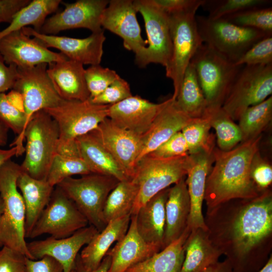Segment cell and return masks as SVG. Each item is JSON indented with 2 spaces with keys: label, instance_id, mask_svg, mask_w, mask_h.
Masks as SVG:
<instances>
[{
  "label": "cell",
  "instance_id": "obj_1",
  "mask_svg": "<svg viewBox=\"0 0 272 272\" xmlns=\"http://www.w3.org/2000/svg\"><path fill=\"white\" fill-rule=\"evenodd\" d=\"M227 208L207 213L210 239L226 256L234 272H258L268 253L263 249L272 234V195L269 190L256 197L240 199Z\"/></svg>",
  "mask_w": 272,
  "mask_h": 272
},
{
  "label": "cell",
  "instance_id": "obj_2",
  "mask_svg": "<svg viewBox=\"0 0 272 272\" xmlns=\"http://www.w3.org/2000/svg\"><path fill=\"white\" fill-rule=\"evenodd\" d=\"M261 138L260 135L227 151L215 147L214 166L206 182L207 213L230 200L251 199L262 192L251 176L252 162L258 152Z\"/></svg>",
  "mask_w": 272,
  "mask_h": 272
},
{
  "label": "cell",
  "instance_id": "obj_3",
  "mask_svg": "<svg viewBox=\"0 0 272 272\" xmlns=\"http://www.w3.org/2000/svg\"><path fill=\"white\" fill-rule=\"evenodd\" d=\"M110 105L85 100H64L44 109L55 121L58 129L57 153L79 155L76 140L94 130L108 117Z\"/></svg>",
  "mask_w": 272,
  "mask_h": 272
},
{
  "label": "cell",
  "instance_id": "obj_4",
  "mask_svg": "<svg viewBox=\"0 0 272 272\" xmlns=\"http://www.w3.org/2000/svg\"><path fill=\"white\" fill-rule=\"evenodd\" d=\"M20 165L10 160L0 169V194L4 211L0 217V242L33 259L26 241L25 208L17 186Z\"/></svg>",
  "mask_w": 272,
  "mask_h": 272
},
{
  "label": "cell",
  "instance_id": "obj_5",
  "mask_svg": "<svg viewBox=\"0 0 272 272\" xmlns=\"http://www.w3.org/2000/svg\"><path fill=\"white\" fill-rule=\"evenodd\" d=\"M24 138L26 144L22 171L34 178L46 179L57 153L59 132L55 121L44 110L38 111L28 123Z\"/></svg>",
  "mask_w": 272,
  "mask_h": 272
},
{
  "label": "cell",
  "instance_id": "obj_6",
  "mask_svg": "<svg viewBox=\"0 0 272 272\" xmlns=\"http://www.w3.org/2000/svg\"><path fill=\"white\" fill-rule=\"evenodd\" d=\"M207 103V108L222 107L243 65L235 62L203 43L190 62Z\"/></svg>",
  "mask_w": 272,
  "mask_h": 272
},
{
  "label": "cell",
  "instance_id": "obj_7",
  "mask_svg": "<svg viewBox=\"0 0 272 272\" xmlns=\"http://www.w3.org/2000/svg\"><path fill=\"white\" fill-rule=\"evenodd\" d=\"M188 154L170 158L146 155L137 163L131 179L139 187L131 215L159 192L186 177Z\"/></svg>",
  "mask_w": 272,
  "mask_h": 272
},
{
  "label": "cell",
  "instance_id": "obj_8",
  "mask_svg": "<svg viewBox=\"0 0 272 272\" xmlns=\"http://www.w3.org/2000/svg\"><path fill=\"white\" fill-rule=\"evenodd\" d=\"M119 182L113 177L92 173L79 178H66L55 186L74 202L89 225L100 232L107 225L103 216L106 200Z\"/></svg>",
  "mask_w": 272,
  "mask_h": 272
},
{
  "label": "cell",
  "instance_id": "obj_9",
  "mask_svg": "<svg viewBox=\"0 0 272 272\" xmlns=\"http://www.w3.org/2000/svg\"><path fill=\"white\" fill-rule=\"evenodd\" d=\"M197 27L203 43L235 62L253 44L272 36L259 30L240 27L225 19L196 16Z\"/></svg>",
  "mask_w": 272,
  "mask_h": 272
},
{
  "label": "cell",
  "instance_id": "obj_10",
  "mask_svg": "<svg viewBox=\"0 0 272 272\" xmlns=\"http://www.w3.org/2000/svg\"><path fill=\"white\" fill-rule=\"evenodd\" d=\"M272 93V64L243 65L222 106L234 120H238L248 107L259 104Z\"/></svg>",
  "mask_w": 272,
  "mask_h": 272
},
{
  "label": "cell",
  "instance_id": "obj_11",
  "mask_svg": "<svg viewBox=\"0 0 272 272\" xmlns=\"http://www.w3.org/2000/svg\"><path fill=\"white\" fill-rule=\"evenodd\" d=\"M196 12L190 11L169 15L172 48L171 58L165 70L166 77L173 83L174 93L171 97L174 100L186 69L203 43L197 27Z\"/></svg>",
  "mask_w": 272,
  "mask_h": 272
},
{
  "label": "cell",
  "instance_id": "obj_12",
  "mask_svg": "<svg viewBox=\"0 0 272 272\" xmlns=\"http://www.w3.org/2000/svg\"><path fill=\"white\" fill-rule=\"evenodd\" d=\"M89 225L74 202L57 186L32 229L28 238L49 234L56 238L69 237Z\"/></svg>",
  "mask_w": 272,
  "mask_h": 272
},
{
  "label": "cell",
  "instance_id": "obj_13",
  "mask_svg": "<svg viewBox=\"0 0 272 272\" xmlns=\"http://www.w3.org/2000/svg\"><path fill=\"white\" fill-rule=\"evenodd\" d=\"M133 5L143 18L148 37V46L135 56L136 64L145 67L150 63H157L166 68L170 61L172 48L169 15L144 0L133 1Z\"/></svg>",
  "mask_w": 272,
  "mask_h": 272
},
{
  "label": "cell",
  "instance_id": "obj_14",
  "mask_svg": "<svg viewBox=\"0 0 272 272\" xmlns=\"http://www.w3.org/2000/svg\"><path fill=\"white\" fill-rule=\"evenodd\" d=\"M47 63H41L28 68H18V77L13 90L22 98L26 116L24 131L35 113L54 107L62 100L47 75Z\"/></svg>",
  "mask_w": 272,
  "mask_h": 272
},
{
  "label": "cell",
  "instance_id": "obj_15",
  "mask_svg": "<svg viewBox=\"0 0 272 272\" xmlns=\"http://www.w3.org/2000/svg\"><path fill=\"white\" fill-rule=\"evenodd\" d=\"M107 0H78L64 3V9L46 19L39 33L55 35L66 30L86 28L92 33L103 30V14L109 4Z\"/></svg>",
  "mask_w": 272,
  "mask_h": 272
},
{
  "label": "cell",
  "instance_id": "obj_16",
  "mask_svg": "<svg viewBox=\"0 0 272 272\" xmlns=\"http://www.w3.org/2000/svg\"><path fill=\"white\" fill-rule=\"evenodd\" d=\"M131 179L142 150L141 137L107 117L91 131Z\"/></svg>",
  "mask_w": 272,
  "mask_h": 272
},
{
  "label": "cell",
  "instance_id": "obj_17",
  "mask_svg": "<svg viewBox=\"0 0 272 272\" xmlns=\"http://www.w3.org/2000/svg\"><path fill=\"white\" fill-rule=\"evenodd\" d=\"M0 53L5 62L18 68H28L67 59L60 52L50 50L38 40L22 30L12 32L0 39Z\"/></svg>",
  "mask_w": 272,
  "mask_h": 272
},
{
  "label": "cell",
  "instance_id": "obj_18",
  "mask_svg": "<svg viewBox=\"0 0 272 272\" xmlns=\"http://www.w3.org/2000/svg\"><path fill=\"white\" fill-rule=\"evenodd\" d=\"M22 30L29 36L35 38L47 48H56L67 59L82 64H100L103 53L106 37L104 30L92 33L85 38H76L55 35H46L26 27Z\"/></svg>",
  "mask_w": 272,
  "mask_h": 272
},
{
  "label": "cell",
  "instance_id": "obj_19",
  "mask_svg": "<svg viewBox=\"0 0 272 272\" xmlns=\"http://www.w3.org/2000/svg\"><path fill=\"white\" fill-rule=\"evenodd\" d=\"M99 232L94 226L89 225L69 237L56 238L50 236L27 243V247L33 260L50 256L61 264L63 272H72L81 249Z\"/></svg>",
  "mask_w": 272,
  "mask_h": 272
},
{
  "label": "cell",
  "instance_id": "obj_20",
  "mask_svg": "<svg viewBox=\"0 0 272 272\" xmlns=\"http://www.w3.org/2000/svg\"><path fill=\"white\" fill-rule=\"evenodd\" d=\"M133 1L111 0L102 15L101 26L118 35L124 47L139 55L147 46V40L141 35Z\"/></svg>",
  "mask_w": 272,
  "mask_h": 272
},
{
  "label": "cell",
  "instance_id": "obj_21",
  "mask_svg": "<svg viewBox=\"0 0 272 272\" xmlns=\"http://www.w3.org/2000/svg\"><path fill=\"white\" fill-rule=\"evenodd\" d=\"M168 100L154 103L139 96L132 95L110 105L108 118L119 126L142 137L149 129Z\"/></svg>",
  "mask_w": 272,
  "mask_h": 272
},
{
  "label": "cell",
  "instance_id": "obj_22",
  "mask_svg": "<svg viewBox=\"0 0 272 272\" xmlns=\"http://www.w3.org/2000/svg\"><path fill=\"white\" fill-rule=\"evenodd\" d=\"M214 162L213 152H200L188 154L185 182L190 202V213L187 225L190 230L201 228L208 231L202 214V207L206 179Z\"/></svg>",
  "mask_w": 272,
  "mask_h": 272
},
{
  "label": "cell",
  "instance_id": "obj_23",
  "mask_svg": "<svg viewBox=\"0 0 272 272\" xmlns=\"http://www.w3.org/2000/svg\"><path fill=\"white\" fill-rule=\"evenodd\" d=\"M160 250L159 247L147 243L142 237L137 230L136 216L131 215L126 233L106 254L111 258L108 272H124Z\"/></svg>",
  "mask_w": 272,
  "mask_h": 272
},
{
  "label": "cell",
  "instance_id": "obj_24",
  "mask_svg": "<svg viewBox=\"0 0 272 272\" xmlns=\"http://www.w3.org/2000/svg\"><path fill=\"white\" fill-rule=\"evenodd\" d=\"M191 119L177 106L172 97L169 98L149 129L141 137L142 150L137 163L175 133L181 131Z\"/></svg>",
  "mask_w": 272,
  "mask_h": 272
},
{
  "label": "cell",
  "instance_id": "obj_25",
  "mask_svg": "<svg viewBox=\"0 0 272 272\" xmlns=\"http://www.w3.org/2000/svg\"><path fill=\"white\" fill-rule=\"evenodd\" d=\"M47 75L59 96L64 100L90 99L83 64L66 59L48 64Z\"/></svg>",
  "mask_w": 272,
  "mask_h": 272
},
{
  "label": "cell",
  "instance_id": "obj_26",
  "mask_svg": "<svg viewBox=\"0 0 272 272\" xmlns=\"http://www.w3.org/2000/svg\"><path fill=\"white\" fill-rule=\"evenodd\" d=\"M185 178L169 187L165 205V226L163 248L180 237L187 227L190 202Z\"/></svg>",
  "mask_w": 272,
  "mask_h": 272
},
{
  "label": "cell",
  "instance_id": "obj_27",
  "mask_svg": "<svg viewBox=\"0 0 272 272\" xmlns=\"http://www.w3.org/2000/svg\"><path fill=\"white\" fill-rule=\"evenodd\" d=\"M169 187L158 193L137 212V230L144 240L162 249L165 226V205Z\"/></svg>",
  "mask_w": 272,
  "mask_h": 272
},
{
  "label": "cell",
  "instance_id": "obj_28",
  "mask_svg": "<svg viewBox=\"0 0 272 272\" xmlns=\"http://www.w3.org/2000/svg\"><path fill=\"white\" fill-rule=\"evenodd\" d=\"M131 214L120 217L107 223L79 253L81 262L87 270L97 268L112 244L120 240L126 233Z\"/></svg>",
  "mask_w": 272,
  "mask_h": 272
},
{
  "label": "cell",
  "instance_id": "obj_29",
  "mask_svg": "<svg viewBox=\"0 0 272 272\" xmlns=\"http://www.w3.org/2000/svg\"><path fill=\"white\" fill-rule=\"evenodd\" d=\"M17 186L25 208L26 238L29 236L42 212L47 205L54 188L46 179L34 178L22 171L17 179Z\"/></svg>",
  "mask_w": 272,
  "mask_h": 272
},
{
  "label": "cell",
  "instance_id": "obj_30",
  "mask_svg": "<svg viewBox=\"0 0 272 272\" xmlns=\"http://www.w3.org/2000/svg\"><path fill=\"white\" fill-rule=\"evenodd\" d=\"M76 144L80 157L92 173L111 176L119 181L130 179L92 132L78 138Z\"/></svg>",
  "mask_w": 272,
  "mask_h": 272
},
{
  "label": "cell",
  "instance_id": "obj_31",
  "mask_svg": "<svg viewBox=\"0 0 272 272\" xmlns=\"http://www.w3.org/2000/svg\"><path fill=\"white\" fill-rule=\"evenodd\" d=\"M222 254L210 239L208 231L192 229L184 244V258L180 272H200L218 261Z\"/></svg>",
  "mask_w": 272,
  "mask_h": 272
},
{
  "label": "cell",
  "instance_id": "obj_32",
  "mask_svg": "<svg viewBox=\"0 0 272 272\" xmlns=\"http://www.w3.org/2000/svg\"><path fill=\"white\" fill-rule=\"evenodd\" d=\"M190 232L187 226L179 238L124 272H180L184 258V244Z\"/></svg>",
  "mask_w": 272,
  "mask_h": 272
},
{
  "label": "cell",
  "instance_id": "obj_33",
  "mask_svg": "<svg viewBox=\"0 0 272 272\" xmlns=\"http://www.w3.org/2000/svg\"><path fill=\"white\" fill-rule=\"evenodd\" d=\"M0 122L18 134L10 146L17 148L16 156L25 152L23 145L26 116L21 96L13 90L8 94H0Z\"/></svg>",
  "mask_w": 272,
  "mask_h": 272
},
{
  "label": "cell",
  "instance_id": "obj_34",
  "mask_svg": "<svg viewBox=\"0 0 272 272\" xmlns=\"http://www.w3.org/2000/svg\"><path fill=\"white\" fill-rule=\"evenodd\" d=\"M61 2L60 0L31 1L14 15L7 27L0 31V39L30 25L39 32L47 16L55 12Z\"/></svg>",
  "mask_w": 272,
  "mask_h": 272
},
{
  "label": "cell",
  "instance_id": "obj_35",
  "mask_svg": "<svg viewBox=\"0 0 272 272\" xmlns=\"http://www.w3.org/2000/svg\"><path fill=\"white\" fill-rule=\"evenodd\" d=\"M174 100L177 106L191 118L202 117L206 113L207 103L190 63L185 70Z\"/></svg>",
  "mask_w": 272,
  "mask_h": 272
},
{
  "label": "cell",
  "instance_id": "obj_36",
  "mask_svg": "<svg viewBox=\"0 0 272 272\" xmlns=\"http://www.w3.org/2000/svg\"><path fill=\"white\" fill-rule=\"evenodd\" d=\"M138 191V186L131 179L117 183L108 195L103 208V219L106 224L131 214Z\"/></svg>",
  "mask_w": 272,
  "mask_h": 272
},
{
  "label": "cell",
  "instance_id": "obj_37",
  "mask_svg": "<svg viewBox=\"0 0 272 272\" xmlns=\"http://www.w3.org/2000/svg\"><path fill=\"white\" fill-rule=\"evenodd\" d=\"M217 137L218 148L224 151L232 150L242 142L238 125L222 109V107L207 108L205 114Z\"/></svg>",
  "mask_w": 272,
  "mask_h": 272
},
{
  "label": "cell",
  "instance_id": "obj_38",
  "mask_svg": "<svg viewBox=\"0 0 272 272\" xmlns=\"http://www.w3.org/2000/svg\"><path fill=\"white\" fill-rule=\"evenodd\" d=\"M272 119V97L246 109L240 116L238 126L242 142L254 139L266 128Z\"/></svg>",
  "mask_w": 272,
  "mask_h": 272
},
{
  "label": "cell",
  "instance_id": "obj_39",
  "mask_svg": "<svg viewBox=\"0 0 272 272\" xmlns=\"http://www.w3.org/2000/svg\"><path fill=\"white\" fill-rule=\"evenodd\" d=\"M211 126L208 117L192 118L182 129L188 146V154L200 152L211 153L215 148V137L210 132Z\"/></svg>",
  "mask_w": 272,
  "mask_h": 272
},
{
  "label": "cell",
  "instance_id": "obj_40",
  "mask_svg": "<svg viewBox=\"0 0 272 272\" xmlns=\"http://www.w3.org/2000/svg\"><path fill=\"white\" fill-rule=\"evenodd\" d=\"M90 173H92L90 168L79 155L57 153L53 159L46 180L54 187L66 178Z\"/></svg>",
  "mask_w": 272,
  "mask_h": 272
},
{
  "label": "cell",
  "instance_id": "obj_41",
  "mask_svg": "<svg viewBox=\"0 0 272 272\" xmlns=\"http://www.w3.org/2000/svg\"><path fill=\"white\" fill-rule=\"evenodd\" d=\"M222 19L237 26L272 34V8L270 6L246 10Z\"/></svg>",
  "mask_w": 272,
  "mask_h": 272
},
{
  "label": "cell",
  "instance_id": "obj_42",
  "mask_svg": "<svg viewBox=\"0 0 272 272\" xmlns=\"http://www.w3.org/2000/svg\"><path fill=\"white\" fill-rule=\"evenodd\" d=\"M271 2L268 0H204L201 7L209 12V18L219 19L246 10L267 7Z\"/></svg>",
  "mask_w": 272,
  "mask_h": 272
},
{
  "label": "cell",
  "instance_id": "obj_43",
  "mask_svg": "<svg viewBox=\"0 0 272 272\" xmlns=\"http://www.w3.org/2000/svg\"><path fill=\"white\" fill-rule=\"evenodd\" d=\"M85 76L90 99L100 94L119 77L115 71L100 64L85 70Z\"/></svg>",
  "mask_w": 272,
  "mask_h": 272
},
{
  "label": "cell",
  "instance_id": "obj_44",
  "mask_svg": "<svg viewBox=\"0 0 272 272\" xmlns=\"http://www.w3.org/2000/svg\"><path fill=\"white\" fill-rule=\"evenodd\" d=\"M235 63L237 65H265L272 64V36L253 44Z\"/></svg>",
  "mask_w": 272,
  "mask_h": 272
},
{
  "label": "cell",
  "instance_id": "obj_45",
  "mask_svg": "<svg viewBox=\"0 0 272 272\" xmlns=\"http://www.w3.org/2000/svg\"><path fill=\"white\" fill-rule=\"evenodd\" d=\"M131 96L129 84L119 76L100 94L90 99L95 104L112 105Z\"/></svg>",
  "mask_w": 272,
  "mask_h": 272
},
{
  "label": "cell",
  "instance_id": "obj_46",
  "mask_svg": "<svg viewBox=\"0 0 272 272\" xmlns=\"http://www.w3.org/2000/svg\"><path fill=\"white\" fill-rule=\"evenodd\" d=\"M188 154V146L180 131L175 133L156 150L147 155L165 159Z\"/></svg>",
  "mask_w": 272,
  "mask_h": 272
},
{
  "label": "cell",
  "instance_id": "obj_47",
  "mask_svg": "<svg viewBox=\"0 0 272 272\" xmlns=\"http://www.w3.org/2000/svg\"><path fill=\"white\" fill-rule=\"evenodd\" d=\"M148 4L168 15L196 11L201 7L204 0H144Z\"/></svg>",
  "mask_w": 272,
  "mask_h": 272
},
{
  "label": "cell",
  "instance_id": "obj_48",
  "mask_svg": "<svg viewBox=\"0 0 272 272\" xmlns=\"http://www.w3.org/2000/svg\"><path fill=\"white\" fill-rule=\"evenodd\" d=\"M251 176L260 192L266 190L272 182L271 166L260 157L258 152L254 156L252 162Z\"/></svg>",
  "mask_w": 272,
  "mask_h": 272
},
{
  "label": "cell",
  "instance_id": "obj_49",
  "mask_svg": "<svg viewBox=\"0 0 272 272\" xmlns=\"http://www.w3.org/2000/svg\"><path fill=\"white\" fill-rule=\"evenodd\" d=\"M26 256L8 247L0 249V272H24Z\"/></svg>",
  "mask_w": 272,
  "mask_h": 272
},
{
  "label": "cell",
  "instance_id": "obj_50",
  "mask_svg": "<svg viewBox=\"0 0 272 272\" xmlns=\"http://www.w3.org/2000/svg\"><path fill=\"white\" fill-rule=\"evenodd\" d=\"M24 272H63V269L55 259L45 256L37 260L26 257Z\"/></svg>",
  "mask_w": 272,
  "mask_h": 272
},
{
  "label": "cell",
  "instance_id": "obj_51",
  "mask_svg": "<svg viewBox=\"0 0 272 272\" xmlns=\"http://www.w3.org/2000/svg\"><path fill=\"white\" fill-rule=\"evenodd\" d=\"M0 53V94L13 89L18 77V67L13 64L7 66Z\"/></svg>",
  "mask_w": 272,
  "mask_h": 272
},
{
  "label": "cell",
  "instance_id": "obj_52",
  "mask_svg": "<svg viewBox=\"0 0 272 272\" xmlns=\"http://www.w3.org/2000/svg\"><path fill=\"white\" fill-rule=\"evenodd\" d=\"M30 2V0H0V23H10L14 15Z\"/></svg>",
  "mask_w": 272,
  "mask_h": 272
},
{
  "label": "cell",
  "instance_id": "obj_53",
  "mask_svg": "<svg viewBox=\"0 0 272 272\" xmlns=\"http://www.w3.org/2000/svg\"><path fill=\"white\" fill-rule=\"evenodd\" d=\"M110 264V257L106 255L97 268L92 270H87L83 266L79 253L76 259L73 272H108Z\"/></svg>",
  "mask_w": 272,
  "mask_h": 272
},
{
  "label": "cell",
  "instance_id": "obj_54",
  "mask_svg": "<svg viewBox=\"0 0 272 272\" xmlns=\"http://www.w3.org/2000/svg\"><path fill=\"white\" fill-rule=\"evenodd\" d=\"M200 272H234L231 265L227 259L223 261H217L212 264Z\"/></svg>",
  "mask_w": 272,
  "mask_h": 272
},
{
  "label": "cell",
  "instance_id": "obj_55",
  "mask_svg": "<svg viewBox=\"0 0 272 272\" xmlns=\"http://www.w3.org/2000/svg\"><path fill=\"white\" fill-rule=\"evenodd\" d=\"M17 148L15 146L12 147L9 149H2L0 148V169L2 166L8 161L16 156Z\"/></svg>",
  "mask_w": 272,
  "mask_h": 272
},
{
  "label": "cell",
  "instance_id": "obj_56",
  "mask_svg": "<svg viewBox=\"0 0 272 272\" xmlns=\"http://www.w3.org/2000/svg\"><path fill=\"white\" fill-rule=\"evenodd\" d=\"M8 128L0 122V146L5 145L8 141Z\"/></svg>",
  "mask_w": 272,
  "mask_h": 272
},
{
  "label": "cell",
  "instance_id": "obj_57",
  "mask_svg": "<svg viewBox=\"0 0 272 272\" xmlns=\"http://www.w3.org/2000/svg\"><path fill=\"white\" fill-rule=\"evenodd\" d=\"M258 272H272L271 255H270L264 266Z\"/></svg>",
  "mask_w": 272,
  "mask_h": 272
},
{
  "label": "cell",
  "instance_id": "obj_58",
  "mask_svg": "<svg viewBox=\"0 0 272 272\" xmlns=\"http://www.w3.org/2000/svg\"><path fill=\"white\" fill-rule=\"evenodd\" d=\"M3 211H4V203H3V199L0 194V217L3 213ZM3 245L0 242V247H3Z\"/></svg>",
  "mask_w": 272,
  "mask_h": 272
},
{
  "label": "cell",
  "instance_id": "obj_59",
  "mask_svg": "<svg viewBox=\"0 0 272 272\" xmlns=\"http://www.w3.org/2000/svg\"><path fill=\"white\" fill-rule=\"evenodd\" d=\"M72 272H73V270H72Z\"/></svg>",
  "mask_w": 272,
  "mask_h": 272
}]
</instances>
